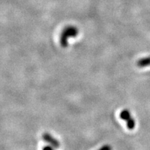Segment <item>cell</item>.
<instances>
[{"mask_svg": "<svg viewBox=\"0 0 150 150\" xmlns=\"http://www.w3.org/2000/svg\"><path fill=\"white\" fill-rule=\"evenodd\" d=\"M79 34V29L75 26L69 25L64 28L60 36V44L62 47L65 48L68 46L69 38H74Z\"/></svg>", "mask_w": 150, "mask_h": 150, "instance_id": "6da1fadb", "label": "cell"}, {"mask_svg": "<svg viewBox=\"0 0 150 150\" xmlns=\"http://www.w3.org/2000/svg\"><path fill=\"white\" fill-rule=\"evenodd\" d=\"M42 137L44 141H45L48 144L51 145L52 147L55 148H59L60 147L59 142L55 138H54L51 134H49V133H44L42 134Z\"/></svg>", "mask_w": 150, "mask_h": 150, "instance_id": "7a4b0ae2", "label": "cell"}, {"mask_svg": "<svg viewBox=\"0 0 150 150\" xmlns=\"http://www.w3.org/2000/svg\"><path fill=\"white\" fill-rule=\"evenodd\" d=\"M137 65L140 67H144L150 65V57L143 58L137 61Z\"/></svg>", "mask_w": 150, "mask_h": 150, "instance_id": "3957f363", "label": "cell"}, {"mask_svg": "<svg viewBox=\"0 0 150 150\" xmlns=\"http://www.w3.org/2000/svg\"><path fill=\"white\" fill-rule=\"evenodd\" d=\"M120 117L121 119H122L125 121L129 120V119L131 118L130 112L127 109H124L123 110H122L120 114Z\"/></svg>", "mask_w": 150, "mask_h": 150, "instance_id": "277c9868", "label": "cell"}, {"mask_svg": "<svg viewBox=\"0 0 150 150\" xmlns=\"http://www.w3.org/2000/svg\"><path fill=\"white\" fill-rule=\"evenodd\" d=\"M127 128H128L129 130H132L135 128V126H136V122H135L134 119L133 118H131L129 120L127 121Z\"/></svg>", "mask_w": 150, "mask_h": 150, "instance_id": "5b68a950", "label": "cell"}, {"mask_svg": "<svg viewBox=\"0 0 150 150\" xmlns=\"http://www.w3.org/2000/svg\"><path fill=\"white\" fill-rule=\"evenodd\" d=\"M98 150H112V147H110V145H106L102 146V147H101L100 149H99Z\"/></svg>", "mask_w": 150, "mask_h": 150, "instance_id": "8992f818", "label": "cell"}, {"mask_svg": "<svg viewBox=\"0 0 150 150\" xmlns=\"http://www.w3.org/2000/svg\"><path fill=\"white\" fill-rule=\"evenodd\" d=\"M42 150H54V149L51 146H45L42 148Z\"/></svg>", "mask_w": 150, "mask_h": 150, "instance_id": "52a82bcc", "label": "cell"}]
</instances>
